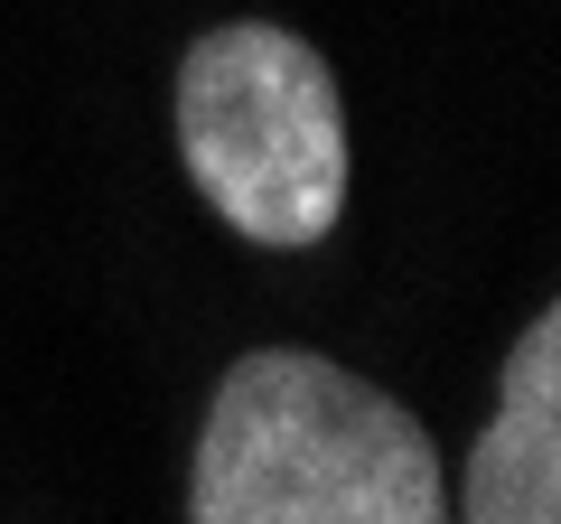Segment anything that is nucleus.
<instances>
[{"instance_id": "1", "label": "nucleus", "mask_w": 561, "mask_h": 524, "mask_svg": "<svg viewBox=\"0 0 561 524\" xmlns=\"http://www.w3.org/2000/svg\"><path fill=\"white\" fill-rule=\"evenodd\" d=\"M187 524H449L412 403L319 346H243L206 394Z\"/></svg>"}, {"instance_id": "2", "label": "nucleus", "mask_w": 561, "mask_h": 524, "mask_svg": "<svg viewBox=\"0 0 561 524\" xmlns=\"http://www.w3.org/2000/svg\"><path fill=\"white\" fill-rule=\"evenodd\" d=\"M197 197L262 253H309L346 216V103L309 38L272 20L197 29L169 84Z\"/></svg>"}, {"instance_id": "3", "label": "nucleus", "mask_w": 561, "mask_h": 524, "mask_svg": "<svg viewBox=\"0 0 561 524\" xmlns=\"http://www.w3.org/2000/svg\"><path fill=\"white\" fill-rule=\"evenodd\" d=\"M449 524H561V291L496 375V412L468 441Z\"/></svg>"}]
</instances>
